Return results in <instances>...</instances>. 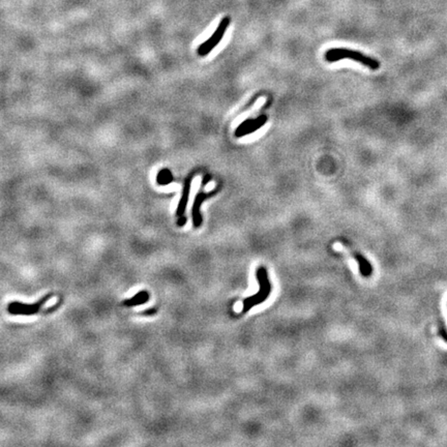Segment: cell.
<instances>
[{
	"instance_id": "cell-3",
	"label": "cell",
	"mask_w": 447,
	"mask_h": 447,
	"mask_svg": "<svg viewBox=\"0 0 447 447\" xmlns=\"http://www.w3.org/2000/svg\"><path fill=\"white\" fill-rule=\"evenodd\" d=\"M229 25H230V18L229 17L223 18L218 28L216 29L215 33L212 34V36L207 40H205L203 44H201L199 46V48L197 50L198 55L202 56V57L208 55L209 53L214 50V48H216L220 44V41L222 40L224 36H225Z\"/></svg>"
},
{
	"instance_id": "cell-8",
	"label": "cell",
	"mask_w": 447,
	"mask_h": 447,
	"mask_svg": "<svg viewBox=\"0 0 447 447\" xmlns=\"http://www.w3.org/2000/svg\"><path fill=\"white\" fill-rule=\"evenodd\" d=\"M349 252H350L351 255H352L353 258L358 262V264H359V270H360L361 275H364V276H370L371 273H372V267H371L370 263L365 259V257H363V256H361V255H359L358 253L354 252L353 250H351V249H349Z\"/></svg>"
},
{
	"instance_id": "cell-7",
	"label": "cell",
	"mask_w": 447,
	"mask_h": 447,
	"mask_svg": "<svg viewBox=\"0 0 447 447\" xmlns=\"http://www.w3.org/2000/svg\"><path fill=\"white\" fill-rule=\"evenodd\" d=\"M190 186H191V178L188 177L186 180V183H185V186H184V188H183L182 198H180V201H179V203H178V207H177V210H176V216L178 218L185 216L186 208L187 201H188V197H189Z\"/></svg>"
},
{
	"instance_id": "cell-6",
	"label": "cell",
	"mask_w": 447,
	"mask_h": 447,
	"mask_svg": "<svg viewBox=\"0 0 447 447\" xmlns=\"http://www.w3.org/2000/svg\"><path fill=\"white\" fill-rule=\"evenodd\" d=\"M208 197L207 194L205 193H199L196 196L195 202L193 204V209H191V216H193V223H194V227L199 228L202 224V217H201V205L203 203L204 200Z\"/></svg>"
},
{
	"instance_id": "cell-11",
	"label": "cell",
	"mask_w": 447,
	"mask_h": 447,
	"mask_svg": "<svg viewBox=\"0 0 447 447\" xmlns=\"http://www.w3.org/2000/svg\"><path fill=\"white\" fill-rule=\"evenodd\" d=\"M186 219L185 216L180 217V218H179V221H178V226H180V227L185 226V225H186Z\"/></svg>"
},
{
	"instance_id": "cell-9",
	"label": "cell",
	"mask_w": 447,
	"mask_h": 447,
	"mask_svg": "<svg viewBox=\"0 0 447 447\" xmlns=\"http://www.w3.org/2000/svg\"><path fill=\"white\" fill-rule=\"evenodd\" d=\"M148 299H149L148 293L146 291H142L136 294L134 297L130 298V299L123 301V304L126 306H134L137 304H143L146 301H148Z\"/></svg>"
},
{
	"instance_id": "cell-1",
	"label": "cell",
	"mask_w": 447,
	"mask_h": 447,
	"mask_svg": "<svg viewBox=\"0 0 447 447\" xmlns=\"http://www.w3.org/2000/svg\"><path fill=\"white\" fill-rule=\"evenodd\" d=\"M325 59L328 62H336L343 59H350L360 63V65L367 67L372 71H376L380 68V63L377 59L365 55L364 53L359 51L347 48H334L327 50L325 53Z\"/></svg>"
},
{
	"instance_id": "cell-5",
	"label": "cell",
	"mask_w": 447,
	"mask_h": 447,
	"mask_svg": "<svg viewBox=\"0 0 447 447\" xmlns=\"http://www.w3.org/2000/svg\"><path fill=\"white\" fill-rule=\"evenodd\" d=\"M267 121V116L266 115H261L258 118L255 119H248L246 121H243L235 131V136L237 138L244 137L247 135H251L254 132H256L260 130L261 127Z\"/></svg>"
},
{
	"instance_id": "cell-4",
	"label": "cell",
	"mask_w": 447,
	"mask_h": 447,
	"mask_svg": "<svg viewBox=\"0 0 447 447\" xmlns=\"http://www.w3.org/2000/svg\"><path fill=\"white\" fill-rule=\"evenodd\" d=\"M52 296H53L52 293L48 294L42 297L41 299H39L37 303H33V304L22 303L19 301L12 302V303H9L7 306V312L12 315H24V316H31V315L37 314L40 311L41 306L44 305Z\"/></svg>"
},
{
	"instance_id": "cell-2",
	"label": "cell",
	"mask_w": 447,
	"mask_h": 447,
	"mask_svg": "<svg viewBox=\"0 0 447 447\" xmlns=\"http://www.w3.org/2000/svg\"><path fill=\"white\" fill-rule=\"evenodd\" d=\"M256 276L260 284V291L251 297L246 298V299L243 300L242 313H247L248 311L251 310L253 306L264 302L266 299H267L271 292V285L268 280L267 271H266V269L264 267H262V266L261 267H259L258 270L256 271Z\"/></svg>"
},
{
	"instance_id": "cell-10",
	"label": "cell",
	"mask_w": 447,
	"mask_h": 447,
	"mask_svg": "<svg viewBox=\"0 0 447 447\" xmlns=\"http://www.w3.org/2000/svg\"><path fill=\"white\" fill-rule=\"evenodd\" d=\"M156 180L159 185H169L171 184L173 180V176L169 170H162V171L158 173Z\"/></svg>"
},
{
	"instance_id": "cell-12",
	"label": "cell",
	"mask_w": 447,
	"mask_h": 447,
	"mask_svg": "<svg viewBox=\"0 0 447 447\" xmlns=\"http://www.w3.org/2000/svg\"><path fill=\"white\" fill-rule=\"evenodd\" d=\"M441 335L443 336V338H444V339L446 340V342H447V335H446V334H445L444 332H441Z\"/></svg>"
}]
</instances>
